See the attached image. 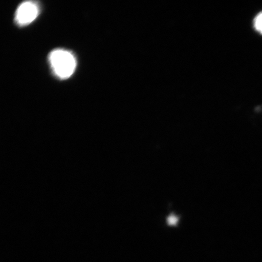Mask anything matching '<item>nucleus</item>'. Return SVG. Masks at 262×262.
Returning <instances> with one entry per match:
<instances>
[{
  "label": "nucleus",
  "mask_w": 262,
  "mask_h": 262,
  "mask_svg": "<svg viewBox=\"0 0 262 262\" xmlns=\"http://www.w3.org/2000/svg\"><path fill=\"white\" fill-rule=\"evenodd\" d=\"M49 62L55 75L60 79H67L74 73L77 61L71 52L64 49H55L49 57Z\"/></svg>",
  "instance_id": "obj_1"
},
{
  "label": "nucleus",
  "mask_w": 262,
  "mask_h": 262,
  "mask_svg": "<svg viewBox=\"0 0 262 262\" xmlns=\"http://www.w3.org/2000/svg\"><path fill=\"white\" fill-rule=\"evenodd\" d=\"M254 26L255 29L262 34V12L258 14L255 18Z\"/></svg>",
  "instance_id": "obj_3"
},
{
  "label": "nucleus",
  "mask_w": 262,
  "mask_h": 262,
  "mask_svg": "<svg viewBox=\"0 0 262 262\" xmlns=\"http://www.w3.org/2000/svg\"><path fill=\"white\" fill-rule=\"evenodd\" d=\"M39 14L38 5L34 2H25L18 6L15 13V21L17 25L24 26L31 24Z\"/></svg>",
  "instance_id": "obj_2"
}]
</instances>
